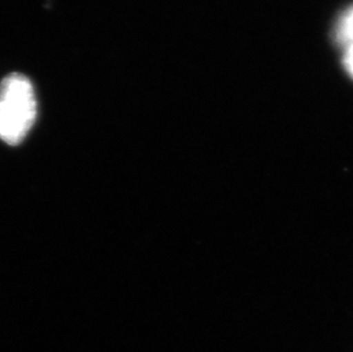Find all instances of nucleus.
<instances>
[{"mask_svg":"<svg viewBox=\"0 0 353 352\" xmlns=\"http://www.w3.org/2000/svg\"><path fill=\"white\" fill-rule=\"evenodd\" d=\"M339 38L344 43V46L353 45V6L347 13L344 14L339 27Z\"/></svg>","mask_w":353,"mask_h":352,"instance_id":"obj_2","label":"nucleus"},{"mask_svg":"<svg viewBox=\"0 0 353 352\" xmlns=\"http://www.w3.org/2000/svg\"><path fill=\"white\" fill-rule=\"evenodd\" d=\"M344 66L347 72L353 78V45L352 46L345 47V54H344Z\"/></svg>","mask_w":353,"mask_h":352,"instance_id":"obj_3","label":"nucleus"},{"mask_svg":"<svg viewBox=\"0 0 353 352\" xmlns=\"http://www.w3.org/2000/svg\"><path fill=\"white\" fill-rule=\"evenodd\" d=\"M37 116V101L30 80L12 73L0 84V139L17 146L27 137Z\"/></svg>","mask_w":353,"mask_h":352,"instance_id":"obj_1","label":"nucleus"}]
</instances>
